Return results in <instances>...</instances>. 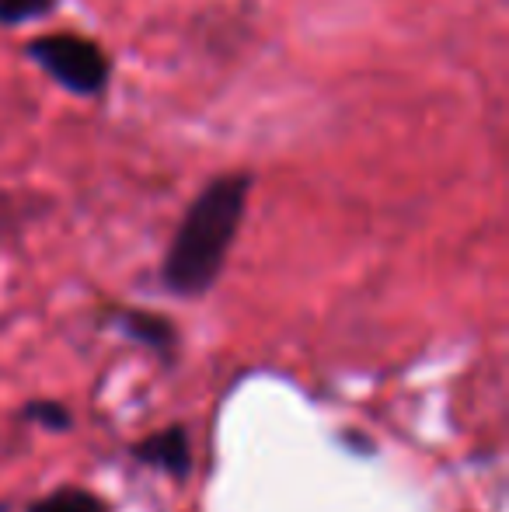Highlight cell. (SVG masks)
<instances>
[{
	"instance_id": "5b68a950",
	"label": "cell",
	"mask_w": 509,
	"mask_h": 512,
	"mask_svg": "<svg viewBox=\"0 0 509 512\" xmlns=\"http://www.w3.org/2000/svg\"><path fill=\"white\" fill-rule=\"evenodd\" d=\"M28 512H112V506L84 485H60L42 499H35Z\"/></svg>"
},
{
	"instance_id": "52a82bcc",
	"label": "cell",
	"mask_w": 509,
	"mask_h": 512,
	"mask_svg": "<svg viewBox=\"0 0 509 512\" xmlns=\"http://www.w3.org/2000/svg\"><path fill=\"white\" fill-rule=\"evenodd\" d=\"M56 7V0H0V25H25Z\"/></svg>"
},
{
	"instance_id": "6da1fadb",
	"label": "cell",
	"mask_w": 509,
	"mask_h": 512,
	"mask_svg": "<svg viewBox=\"0 0 509 512\" xmlns=\"http://www.w3.org/2000/svg\"><path fill=\"white\" fill-rule=\"evenodd\" d=\"M252 189L255 178L248 171H227L196 192L161 262V286L171 297L199 300L217 286L245 223Z\"/></svg>"
},
{
	"instance_id": "7a4b0ae2",
	"label": "cell",
	"mask_w": 509,
	"mask_h": 512,
	"mask_svg": "<svg viewBox=\"0 0 509 512\" xmlns=\"http://www.w3.org/2000/svg\"><path fill=\"white\" fill-rule=\"evenodd\" d=\"M28 60L39 63L63 91L77 98H95L105 91L112 77V63L98 42L84 39L74 32H53L39 35L25 46Z\"/></svg>"
},
{
	"instance_id": "3957f363",
	"label": "cell",
	"mask_w": 509,
	"mask_h": 512,
	"mask_svg": "<svg viewBox=\"0 0 509 512\" xmlns=\"http://www.w3.org/2000/svg\"><path fill=\"white\" fill-rule=\"evenodd\" d=\"M129 457L136 464L150 467V471H161L175 481H185L196 467V457H192V436L182 422H171L157 432H147L143 439H136L129 446Z\"/></svg>"
},
{
	"instance_id": "8992f818",
	"label": "cell",
	"mask_w": 509,
	"mask_h": 512,
	"mask_svg": "<svg viewBox=\"0 0 509 512\" xmlns=\"http://www.w3.org/2000/svg\"><path fill=\"white\" fill-rule=\"evenodd\" d=\"M21 418L46 432H70L74 429V411H70L63 401L53 398H32L25 408H21Z\"/></svg>"
},
{
	"instance_id": "ba28073f",
	"label": "cell",
	"mask_w": 509,
	"mask_h": 512,
	"mask_svg": "<svg viewBox=\"0 0 509 512\" xmlns=\"http://www.w3.org/2000/svg\"><path fill=\"white\" fill-rule=\"evenodd\" d=\"M346 443H353V446H360V453H374V443L370 439H363V436H356V432H346Z\"/></svg>"
},
{
	"instance_id": "277c9868",
	"label": "cell",
	"mask_w": 509,
	"mask_h": 512,
	"mask_svg": "<svg viewBox=\"0 0 509 512\" xmlns=\"http://www.w3.org/2000/svg\"><path fill=\"white\" fill-rule=\"evenodd\" d=\"M116 328L123 331L129 342L143 345V349L157 352L161 359H171L178 349V328L175 321H168L164 314L157 310H140V307H123L116 310Z\"/></svg>"
}]
</instances>
